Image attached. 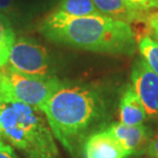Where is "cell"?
Instances as JSON below:
<instances>
[{"mask_svg": "<svg viewBox=\"0 0 158 158\" xmlns=\"http://www.w3.org/2000/svg\"><path fill=\"white\" fill-rule=\"evenodd\" d=\"M55 138L75 156L90 135L102 131L109 119L103 94L88 85L65 83L41 109Z\"/></svg>", "mask_w": 158, "mask_h": 158, "instance_id": "cell-1", "label": "cell"}, {"mask_svg": "<svg viewBox=\"0 0 158 158\" xmlns=\"http://www.w3.org/2000/svg\"><path fill=\"white\" fill-rule=\"evenodd\" d=\"M39 32L53 43L99 53L132 56L138 46L131 25L102 14L71 17L55 10Z\"/></svg>", "mask_w": 158, "mask_h": 158, "instance_id": "cell-2", "label": "cell"}, {"mask_svg": "<svg viewBox=\"0 0 158 158\" xmlns=\"http://www.w3.org/2000/svg\"><path fill=\"white\" fill-rule=\"evenodd\" d=\"M0 128L26 158H61L45 116L34 107L0 98Z\"/></svg>", "mask_w": 158, "mask_h": 158, "instance_id": "cell-3", "label": "cell"}, {"mask_svg": "<svg viewBox=\"0 0 158 158\" xmlns=\"http://www.w3.org/2000/svg\"><path fill=\"white\" fill-rule=\"evenodd\" d=\"M0 98L34 107L41 111L47 100L65 83L58 77L39 78L19 73L9 66L1 67Z\"/></svg>", "mask_w": 158, "mask_h": 158, "instance_id": "cell-4", "label": "cell"}, {"mask_svg": "<svg viewBox=\"0 0 158 158\" xmlns=\"http://www.w3.org/2000/svg\"><path fill=\"white\" fill-rule=\"evenodd\" d=\"M7 66L19 73L32 77H52L50 58L46 48L27 37L15 39Z\"/></svg>", "mask_w": 158, "mask_h": 158, "instance_id": "cell-5", "label": "cell"}, {"mask_svg": "<svg viewBox=\"0 0 158 158\" xmlns=\"http://www.w3.org/2000/svg\"><path fill=\"white\" fill-rule=\"evenodd\" d=\"M131 77L132 87L143 103L147 116L158 121V75L143 58H138L131 66Z\"/></svg>", "mask_w": 158, "mask_h": 158, "instance_id": "cell-6", "label": "cell"}, {"mask_svg": "<svg viewBox=\"0 0 158 158\" xmlns=\"http://www.w3.org/2000/svg\"><path fill=\"white\" fill-rule=\"evenodd\" d=\"M83 158H127L131 155L108 129L90 135L82 146Z\"/></svg>", "mask_w": 158, "mask_h": 158, "instance_id": "cell-7", "label": "cell"}, {"mask_svg": "<svg viewBox=\"0 0 158 158\" xmlns=\"http://www.w3.org/2000/svg\"><path fill=\"white\" fill-rule=\"evenodd\" d=\"M107 129L127 151L129 155L144 153L152 138V131L146 125H125L121 122L112 123Z\"/></svg>", "mask_w": 158, "mask_h": 158, "instance_id": "cell-8", "label": "cell"}, {"mask_svg": "<svg viewBox=\"0 0 158 158\" xmlns=\"http://www.w3.org/2000/svg\"><path fill=\"white\" fill-rule=\"evenodd\" d=\"M100 14L124 23H145L147 14L137 10L126 0H93Z\"/></svg>", "mask_w": 158, "mask_h": 158, "instance_id": "cell-9", "label": "cell"}, {"mask_svg": "<svg viewBox=\"0 0 158 158\" xmlns=\"http://www.w3.org/2000/svg\"><path fill=\"white\" fill-rule=\"evenodd\" d=\"M120 122L125 125H142L147 119L143 103L131 85H127L119 102Z\"/></svg>", "mask_w": 158, "mask_h": 158, "instance_id": "cell-10", "label": "cell"}, {"mask_svg": "<svg viewBox=\"0 0 158 158\" xmlns=\"http://www.w3.org/2000/svg\"><path fill=\"white\" fill-rule=\"evenodd\" d=\"M15 42V33L8 19L0 14V67L7 65L12 45Z\"/></svg>", "mask_w": 158, "mask_h": 158, "instance_id": "cell-11", "label": "cell"}, {"mask_svg": "<svg viewBox=\"0 0 158 158\" xmlns=\"http://www.w3.org/2000/svg\"><path fill=\"white\" fill-rule=\"evenodd\" d=\"M56 10L71 17L99 15L93 0H61Z\"/></svg>", "mask_w": 158, "mask_h": 158, "instance_id": "cell-12", "label": "cell"}, {"mask_svg": "<svg viewBox=\"0 0 158 158\" xmlns=\"http://www.w3.org/2000/svg\"><path fill=\"white\" fill-rule=\"evenodd\" d=\"M137 44L142 58L154 73L158 75V43L151 36L144 35L138 40Z\"/></svg>", "mask_w": 158, "mask_h": 158, "instance_id": "cell-13", "label": "cell"}, {"mask_svg": "<svg viewBox=\"0 0 158 158\" xmlns=\"http://www.w3.org/2000/svg\"><path fill=\"white\" fill-rule=\"evenodd\" d=\"M132 7L142 12L158 9V0H126Z\"/></svg>", "mask_w": 158, "mask_h": 158, "instance_id": "cell-14", "label": "cell"}, {"mask_svg": "<svg viewBox=\"0 0 158 158\" xmlns=\"http://www.w3.org/2000/svg\"><path fill=\"white\" fill-rule=\"evenodd\" d=\"M144 153H146L150 158H158V134L151 138Z\"/></svg>", "mask_w": 158, "mask_h": 158, "instance_id": "cell-15", "label": "cell"}, {"mask_svg": "<svg viewBox=\"0 0 158 158\" xmlns=\"http://www.w3.org/2000/svg\"><path fill=\"white\" fill-rule=\"evenodd\" d=\"M0 158H19L11 146L0 140Z\"/></svg>", "mask_w": 158, "mask_h": 158, "instance_id": "cell-16", "label": "cell"}, {"mask_svg": "<svg viewBox=\"0 0 158 158\" xmlns=\"http://www.w3.org/2000/svg\"><path fill=\"white\" fill-rule=\"evenodd\" d=\"M14 10V0H0V11L9 14Z\"/></svg>", "mask_w": 158, "mask_h": 158, "instance_id": "cell-17", "label": "cell"}, {"mask_svg": "<svg viewBox=\"0 0 158 158\" xmlns=\"http://www.w3.org/2000/svg\"><path fill=\"white\" fill-rule=\"evenodd\" d=\"M148 24L150 25L151 29H152L154 35H155V37H156V40H157L156 42L158 43V24L155 23V22H148Z\"/></svg>", "mask_w": 158, "mask_h": 158, "instance_id": "cell-18", "label": "cell"}, {"mask_svg": "<svg viewBox=\"0 0 158 158\" xmlns=\"http://www.w3.org/2000/svg\"><path fill=\"white\" fill-rule=\"evenodd\" d=\"M148 22H155L158 24V11L152 12L147 15V23Z\"/></svg>", "mask_w": 158, "mask_h": 158, "instance_id": "cell-19", "label": "cell"}, {"mask_svg": "<svg viewBox=\"0 0 158 158\" xmlns=\"http://www.w3.org/2000/svg\"><path fill=\"white\" fill-rule=\"evenodd\" d=\"M132 158H150V157L146 153H139V154H135Z\"/></svg>", "mask_w": 158, "mask_h": 158, "instance_id": "cell-20", "label": "cell"}, {"mask_svg": "<svg viewBox=\"0 0 158 158\" xmlns=\"http://www.w3.org/2000/svg\"><path fill=\"white\" fill-rule=\"evenodd\" d=\"M1 78H2V71H1V67H0V83H1Z\"/></svg>", "mask_w": 158, "mask_h": 158, "instance_id": "cell-21", "label": "cell"}, {"mask_svg": "<svg viewBox=\"0 0 158 158\" xmlns=\"http://www.w3.org/2000/svg\"><path fill=\"white\" fill-rule=\"evenodd\" d=\"M1 137H2V132H1V128H0V140H1Z\"/></svg>", "mask_w": 158, "mask_h": 158, "instance_id": "cell-22", "label": "cell"}]
</instances>
